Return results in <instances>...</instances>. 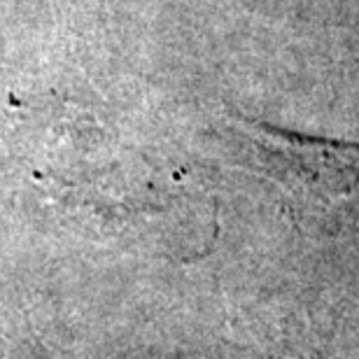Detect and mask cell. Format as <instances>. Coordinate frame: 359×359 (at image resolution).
I'll return each instance as SVG.
<instances>
[{
  "label": "cell",
  "instance_id": "obj_1",
  "mask_svg": "<svg viewBox=\"0 0 359 359\" xmlns=\"http://www.w3.org/2000/svg\"><path fill=\"white\" fill-rule=\"evenodd\" d=\"M287 152L301 187L318 201H334L359 187V145L294 138Z\"/></svg>",
  "mask_w": 359,
  "mask_h": 359
}]
</instances>
